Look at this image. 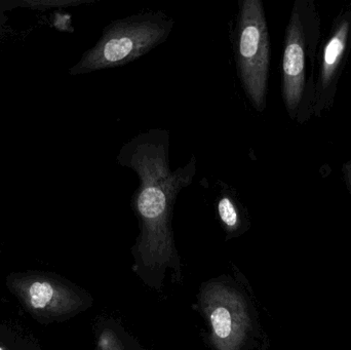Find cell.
Listing matches in <instances>:
<instances>
[{
    "label": "cell",
    "instance_id": "6da1fadb",
    "mask_svg": "<svg viewBox=\"0 0 351 350\" xmlns=\"http://www.w3.org/2000/svg\"><path fill=\"white\" fill-rule=\"evenodd\" d=\"M170 132L152 129L138 134L119 150L117 162L137 174L139 186L132 208L141 223L139 252L150 266L162 265L173 254L171 218L178 195L193 183L196 158L171 170Z\"/></svg>",
    "mask_w": 351,
    "mask_h": 350
},
{
    "label": "cell",
    "instance_id": "7a4b0ae2",
    "mask_svg": "<svg viewBox=\"0 0 351 350\" xmlns=\"http://www.w3.org/2000/svg\"><path fill=\"white\" fill-rule=\"evenodd\" d=\"M322 18L315 0H295L285 31L282 98L288 116L298 125L313 118Z\"/></svg>",
    "mask_w": 351,
    "mask_h": 350
},
{
    "label": "cell",
    "instance_id": "3957f363",
    "mask_svg": "<svg viewBox=\"0 0 351 350\" xmlns=\"http://www.w3.org/2000/svg\"><path fill=\"white\" fill-rule=\"evenodd\" d=\"M174 27V18L162 10H147L112 21L69 73L80 75L128 65L164 43Z\"/></svg>",
    "mask_w": 351,
    "mask_h": 350
},
{
    "label": "cell",
    "instance_id": "277c9868",
    "mask_svg": "<svg viewBox=\"0 0 351 350\" xmlns=\"http://www.w3.org/2000/svg\"><path fill=\"white\" fill-rule=\"evenodd\" d=\"M231 45L237 74L245 96L256 111L267 106L270 38L261 0H239Z\"/></svg>",
    "mask_w": 351,
    "mask_h": 350
},
{
    "label": "cell",
    "instance_id": "5b68a950",
    "mask_svg": "<svg viewBox=\"0 0 351 350\" xmlns=\"http://www.w3.org/2000/svg\"><path fill=\"white\" fill-rule=\"evenodd\" d=\"M351 53V8L340 10L317 55L313 117H323L335 104L340 78Z\"/></svg>",
    "mask_w": 351,
    "mask_h": 350
},
{
    "label": "cell",
    "instance_id": "8992f818",
    "mask_svg": "<svg viewBox=\"0 0 351 350\" xmlns=\"http://www.w3.org/2000/svg\"><path fill=\"white\" fill-rule=\"evenodd\" d=\"M202 306L217 349L239 350L250 324L243 298L225 286L210 285L202 294Z\"/></svg>",
    "mask_w": 351,
    "mask_h": 350
},
{
    "label": "cell",
    "instance_id": "52a82bcc",
    "mask_svg": "<svg viewBox=\"0 0 351 350\" xmlns=\"http://www.w3.org/2000/svg\"><path fill=\"white\" fill-rule=\"evenodd\" d=\"M10 287L25 306L40 318L67 316L82 303L75 292L45 275H19L12 279Z\"/></svg>",
    "mask_w": 351,
    "mask_h": 350
},
{
    "label": "cell",
    "instance_id": "ba28073f",
    "mask_svg": "<svg viewBox=\"0 0 351 350\" xmlns=\"http://www.w3.org/2000/svg\"><path fill=\"white\" fill-rule=\"evenodd\" d=\"M217 195L215 209L225 229L235 232L243 227L245 209L239 199L237 189L222 180L216 183Z\"/></svg>",
    "mask_w": 351,
    "mask_h": 350
},
{
    "label": "cell",
    "instance_id": "9c48e42d",
    "mask_svg": "<svg viewBox=\"0 0 351 350\" xmlns=\"http://www.w3.org/2000/svg\"><path fill=\"white\" fill-rule=\"evenodd\" d=\"M99 350H121L119 341L111 331H105L101 334Z\"/></svg>",
    "mask_w": 351,
    "mask_h": 350
},
{
    "label": "cell",
    "instance_id": "30bf717a",
    "mask_svg": "<svg viewBox=\"0 0 351 350\" xmlns=\"http://www.w3.org/2000/svg\"><path fill=\"white\" fill-rule=\"evenodd\" d=\"M342 175H343L344 182L346 187L351 195V160H348L346 164L342 166Z\"/></svg>",
    "mask_w": 351,
    "mask_h": 350
},
{
    "label": "cell",
    "instance_id": "8fae6325",
    "mask_svg": "<svg viewBox=\"0 0 351 350\" xmlns=\"http://www.w3.org/2000/svg\"><path fill=\"white\" fill-rule=\"evenodd\" d=\"M0 350H4L3 347H0Z\"/></svg>",
    "mask_w": 351,
    "mask_h": 350
}]
</instances>
